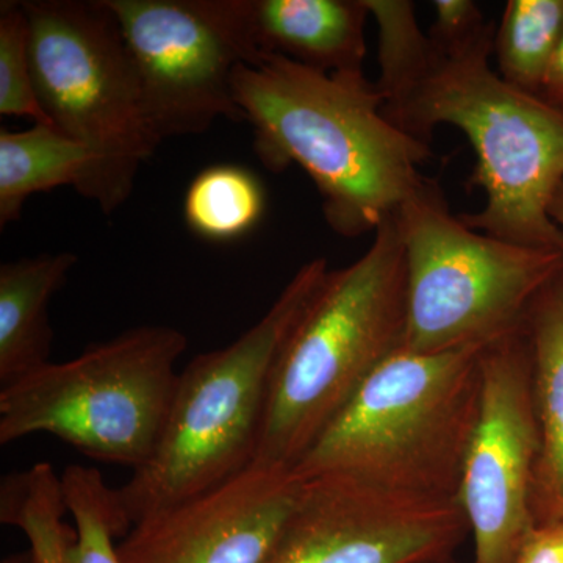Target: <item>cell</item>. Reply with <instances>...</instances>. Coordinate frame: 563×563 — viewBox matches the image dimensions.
Masks as SVG:
<instances>
[{
    "label": "cell",
    "mask_w": 563,
    "mask_h": 563,
    "mask_svg": "<svg viewBox=\"0 0 563 563\" xmlns=\"http://www.w3.org/2000/svg\"><path fill=\"white\" fill-rule=\"evenodd\" d=\"M232 91L263 165L299 166L339 235L374 233L424 180L431 146L385 118L383 95L363 70L321 73L265 54L236 68Z\"/></svg>",
    "instance_id": "cell-1"
},
{
    "label": "cell",
    "mask_w": 563,
    "mask_h": 563,
    "mask_svg": "<svg viewBox=\"0 0 563 563\" xmlns=\"http://www.w3.org/2000/svg\"><path fill=\"white\" fill-rule=\"evenodd\" d=\"M492 52L493 40L454 57L435 49L424 73L384 103L385 118L429 146L439 125L465 133L476 154L470 185L484 191L485 207L461 214L463 224L504 242L563 252V233L550 217L563 181V111L503 80Z\"/></svg>",
    "instance_id": "cell-2"
},
{
    "label": "cell",
    "mask_w": 563,
    "mask_h": 563,
    "mask_svg": "<svg viewBox=\"0 0 563 563\" xmlns=\"http://www.w3.org/2000/svg\"><path fill=\"white\" fill-rule=\"evenodd\" d=\"M484 350L396 351L292 470L302 481L342 476L388 495L457 501Z\"/></svg>",
    "instance_id": "cell-3"
},
{
    "label": "cell",
    "mask_w": 563,
    "mask_h": 563,
    "mask_svg": "<svg viewBox=\"0 0 563 563\" xmlns=\"http://www.w3.org/2000/svg\"><path fill=\"white\" fill-rule=\"evenodd\" d=\"M406 257L395 213L358 261L329 269L277 355L254 462L295 468L365 380L401 350Z\"/></svg>",
    "instance_id": "cell-4"
},
{
    "label": "cell",
    "mask_w": 563,
    "mask_h": 563,
    "mask_svg": "<svg viewBox=\"0 0 563 563\" xmlns=\"http://www.w3.org/2000/svg\"><path fill=\"white\" fill-rule=\"evenodd\" d=\"M328 272L325 258L306 263L261 321L181 369L154 455L117 488L132 528L254 462L274 363Z\"/></svg>",
    "instance_id": "cell-5"
},
{
    "label": "cell",
    "mask_w": 563,
    "mask_h": 563,
    "mask_svg": "<svg viewBox=\"0 0 563 563\" xmlns=\"http://www.w3.org/2000/svg\"><path fill=\"white\" fill-rule=\"evenodd\" d=\"M395 220L406 257L402 350L490 346L525 328L532 303L563 273V252L504 242L463 224L429 177Z\"/></svg>",
    "instance_id": "cell-6"
},
{
    "label": "cell",
    "mask_w": 563,
    "mask_h": 563,
    "mask_svg": "<svg viewBox=\"0 0 563 563\" xmlns=\"http://www.w3.org/2000/svg\"><path fill=\"white\" fill-rule=\"evenodd\" d=\"M184 332L140 325L0 388V444L49 433L92 461H151L176 393Z\"/></svg>",
    "instance_id": "cell-7"
},
{
    "label": "cell",
    "mask_w": 563,
    "mask_h": 563,
    "mask_svg": "<svg viewBox=\"0 0 563 563\" xmlns=\"http://www.w3.org/2000/svg\"><path fill=\"white\" fill-rule=\"evenodd\" d=\"M33 79L52 128L91 157L80 195L111 214L131 198L141 163L162 141L144 110L135 66L107 0H22Z\"/></svg>",
    "instance_id": "cell-8"
},
{
    "label": "cell",
    "mask_w": 563,
    "mask_h": 563,
    "mask_svg": "<svg viewBox=\"0 0 563 563\" xmlns=\"http://www.w3.org/2000/svg\"><path fill=\"white\" fill-rule=\"evenodd\" d=\"M254 0H107L120 22L155 135H201L220 118L243 120L236 68L262 58Z\"/></svg>",
    "instance_id": "cell-9"
},
{
    "label": "cell",
    "mask_w": 563,
    "mask_h": 563,
    "mask_svg": "<svg viewBox=\"0 0 563 563\" xmlns=\"http://www.w3.org/2000/svg\"><path fill=\"white\" fill-rule=\"evenodd\" d=\"M479 413L457 503L473 537V563H514L536 528L533 477L539 426L526 325L485 347Z\"/></svg>",
    "instance_id": "cell-10"
},
{
    "label": "cell",
    "mask_w": 563,
    "mask_h": 563,
    "mask_svg": "<svg viewBox=\"0 0 563 563\" xmlns=\"http://www.w3.org/2000/svg\"><path fill=\"white\" fill-rule=\"evenodd\" d=\"M457 501L388 495L342 476L302 481L265 563H437L468 536Z\"/></svg>",
    "instance_id": "cell-11"
},
{
    "label": "cell",
    "mask_w": 563,
    "mask_h": 563,
    "mask_svg": "<svg viewBox=\"0 0 563 563\" xmlns=\"http://www.w3.org/2000/svg\"><path fill=\"white\" fill-rule=\"evenodd\" d=\"M295 470L251 463L210 490L144 518L118 543L121 563H265L295 509Z\"/></svg>",
    "instance_id": "cell-12"
},
{
    "label": "cell",
    "mask_w": 563,
    "mask_h": 563,
    "mask_svg": "<svg viewBox=\"0 0 563 563\" xmlns=\"http://www.w3.org/2000/svg\"><path fill=\"white\" fill-rule=\"evenodd\" d=\"M366 0H254L252 29L262 55L321 73H358L366 57Z\"/></svg>",
    "instance_id": "cell-13"
},
{
    "label": "cell",
    "mask_w": 563,
    "mask_h": 563,
    "mask_svg": "<svg viewBox=\"0 0 563 563\" xmlns=\"http://www.w3.org/2000/svg\"><path fill=\"white\" fill-rule=\"evenodd\" d=\"M539 459L532 507L539 523H563V273L532 303L526 320Z\"/></svg>",
    "instance_id": "cell-14"
},
{
    "label": "cell",
    "mask_w": 563,
    "mask_h": 563,
    "mask_svg": "<svg viewBox=\"0 0 563 563\" xmlns=\"http://www.w3.org/2000/svg\"><path fill=\"white\" fill-rule=\"evenodd\" d=\"M76 263L73 252H46L0 266V388L51 363V299Z\"/></svg>",
    "instance_id": "cell-15"
},
{
    "label": "cell",
    "mask_w": 563,
    "mask_h": 563,
    "mask_svg": "<svg viewBox=\"0 0 563 563\" xmlns=\"http://www.w3.org/2000/svg\"><path fill=\"white\" fill-rule=\"evenodd\" d=\"M91 157L84 146L51 125L0 131V228L18 221L33 195L74 187L79 195L90 177Z\"/></svg>",
    "instance_id": "cell-16"
},
{
    "label": "cell",
    "mask_w": 563,
    "mask_h": 563,
    "mask_svg": "<svg viewBox=\"0 0 563 563\" xmlns=\"http://www.w3.org/2000/svg\"><path fill=\"white\" fill-rule=\"evenodd\" d=\"M562 38L563 0H509L493 36L496 73L540 98Z\"/></svg>",
    "instance_id": "cell-17"
},
{
    "label": "cell",
    "mask_w": 563,
    "mask_h": 563,
    "mask_svg": "<svg viewBox=\"0 0 563 563\" xmlns=\"http://www.w3.org/2000/svg\"><path fill=\"white\" fill-rule=\"evenodd\" d=\"M266 198L261 179L243 166L202 169L185 192L184 217L192 233L214 243L235 242L257 228Z\"/></svg>",
    "instance_id": "cell-18"
},
{
    "label": "cell",
    "mask_w": 563,
    "mask_h": 563,
    "mask_svg": "<svg viewBox=\"0 0 563 563\" xmlns=\"http://www.w3.org/2000/svg\"><path fill=\"white\" fill-rule=\"evenodd\" d=\"M0 114L52 128L33 79L31 27L22 0L0 2Z\"/></svg>",
    "instance_id": "cell-19"
},
{
    "label": "cell",
    "mask_w": 563,
    "mask_h": 563,
    "mask_svg": "<svg viewBox=\"0 0 563 563\" xmlns=\"http://www.w3.org/2000/svg\"><path fill=\"white\" fill-rule=\"evenodd\" d=\"M66 510L60 485L38 481L18 496L10 510V526L22 529L31 542L35 563H66V551L76 529L63 523Z\"/></svg>",
    "instance_id": "cell-20"
},
{
    "label": "cell",
    "mask_w": 563,
    "mask_h": 563,
    "mask_svg": "<svg viewBox=\"0 0 563 563\" xmlns=\"http://www.w3.org/2000/svg\"><path fill=\"white\" fill-rule=\"evenodd\" d=\"M428 36L439 54L454 57L492 41L496 24L473 0H435Z\"/></svg>",
    "instance_id": "cell-21"
},
{
    "label": "cell",
    "mask_w": 563,
    "mask_h": 563,
    "mask_svg": "<svg viewBox=\"0 0 563 563\" xmlns=\"http://www.w3.org/2000/svg\"><path fill=\"white\" fill-rule=\"evenodd\" d=\"M514 563H563V523L536 525Z\"/></svg>",
    "instance_id": "cell-22"
},
{
    "label": "cell",
    "mask_w": 563,
    "mask_h": 563,
    "mask_svg": "<svg viewBox=\"0 0 563 563\" xmlns=\"http://www.w3.org/2000/svg\"><path fill=\"white\" fill-rule=\"evenodd\" d=\"M540 98L563 111V38L548 70Z\"/></svg>",
    "instance_id": "cell-23"
},
{
    "label": "cell",
    "mask_w": 563,
    "mask_h": 563,
    "mask_svg": "<svg viewBox=\"0 0 563 563\" xmlns=\"http://www.w3.org/2000/svg\"><path fill=\"white\" fill-rule=\"evenodd\" d=\"M550 217L563 233V181L559 190L555 191L553 202H551Z\"/></svg>",
    "instance_id": "cell-24"
},
{
    "label": "cell",
    "mask_w": 563,
    "mask_h": 563,
    "mask_svg": "<svg viewBox=\"0 0 563 563\" xmlns=\"http://www.w3.org/2000/svg\"><path fill=\"white\" fill-rule=\"evenodd\" d=\"M2 563H35V559H33L31 551H25V553L9 555V558L3 559Z\"/></svg>",
    "instance_id": "cell-25"
},
{
    "label": "cell",
    "mask_w": 563,
    "mask_h": 563,
    "mask_svg": "<svg viewBox=\"0 0 563 563\" xmlns=\"http://www.w3.org/2000/svg\"><path fill=\"white\" fill-rule=\"evenodd\" d=\"M437 563H451V561L437 562Z\"/></svg>",
    "instance_id": "cell-26"
}]
</instances>
